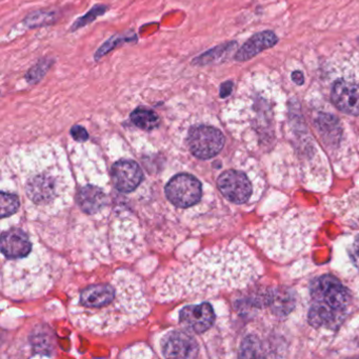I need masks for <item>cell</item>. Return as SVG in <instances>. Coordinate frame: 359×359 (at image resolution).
Listing matches in <instances>:
<instances>
[{
  "label": "cell",
  "mask_w": 359,
  "mask_h": 359,
  "mask_svg": "<svg viewBox=\"0 0 359 359\" xmlns=\"http://www.w3.org/2000/svg\"><path fill=\"white\" fill-rule=\"evenodd\" d=\"M148 311L142 283L129 272L112 281L88 285L73 302L72 312L83 329L114 332L142 319Z\"/></svg>",
  "instance_id": "obj_1"
},
{
  "label": "cell",
  "mask_w": 359,
  "mask_h": 359,
  "mask_svg": "<svg viewBox=\"0 0 359 359\" xmlns=\"http://www.w3.org/2000/svg\"><path fill=\"white\" fill-rule=\"evenodd\" d=\"M22 186L27 198L35 208L51 211L60 207L69 195V178L60 161L43 158L26 161Z\"/></svg>",
  "instance_id": "obj_2"
},
{
  "label": "cell",
  "mask_w": 359,
  "mask_h": 359,
  "mask_svg": "<svg viewBox=\"0 0 359 359\" xmlns=\"http://www.w3.org/2000/svg\"><path fill=\"white\" fill-rule=\"evenodd\" d=\"M311 297L309 321L313 327L333 329L341 323L350 304V294L335 277H318L311 285Z\"/></svg>",
  "instance_id": "obj_3"
},
{
  "label": "cell",
  "mask_w": 359,
  "mask_h": 359,
  "mask_svg": "<svg viewBox=\"0 0 359 359\" xmlns=\"http://www.w3.org/2000/svg\"><path fill=\"white\" fill-rule=\"evenodd\" d=\"M189 150L199 159H211L219 154L224 149V134L220 130L211 126H195L189 131Z\"/></svg>",
  "instance_id": "obj_4"
},
{
  "label": "cell",
  "mask_w": 359,
  "mask_h": 359,
  "mask_svg": "<svg viewBox=\"0 0 359 359\" xmlns=\"http://www.w3.org/2000/svg\"><path fill=\"white\" fill-rule=\"evenodd\" d=\"M201 182L191 174H177L165 186V196L177 208H190L201 201Z\"/></svg>",
  "instance_id": "obj_5"
},
{
  "label": "cell",
  "mask_w": 359,
  "mask_h": 359,
  "mask_svg": "<svg viewBox=\"0 0 359 359\" xmlns=\"http://www.w3.org/2000/svg\"><path fill=\"white\" fill-rule=\"evenodd\" d=\"M215 321L213 306L208 302L190 304L180 312V323L190 333L203 334L211 329Z\"/></svg>",
  "instance_id": "obj_6"
},
{
  "label": "cell",
  "mask_w": 359,
  "mask_h": 359,
  "mask_svg": "<svg viewBox=\"0 0 359 359\" xmlns=\"http://www.w3.org/2000/svg\"><path fill=\"white\" fill-rule=\"evenodd\" d=\"M217 186L222 194L236 205L247 203L251 196L252 186L247 176L235 170L224 172L218 177Z\"/></svg>",
  "instance_id": "obj_7"
},
{
  "label": "cell",
  "mask_w": 359,
  "mask_h": 359,
  "mask_svg": "<svg viewBox=\"0 0 359 359\" xmlns=\"http://www.w3.org/2000/svg\"><path fill=\"white\" fill-rule=\"evenodd\" d=\"M161 351L168 358H195L198 356L199 346L188 332L172 331L163 337Z\"/></svg>",
  "instance_id": "obj_8"
},
{
  "label": "cell",
  "mask_w": 359,
  "mask_h": 359,
  "mask_svg": "<svg viewBox=\"0 0 359 359\" xmlns=\"http://www.w3.org/2000/svg\"><path fill=\"white\" fill-rule=\"evenodd\" d=\"M111 177L115 188L121 193L135 191L144 180V172L137 163L131 159H121L113 165Z\"/></svg>",
  "instance_id": "obj_9"
},
{
  "label": "cell",
  "mask_w": 359,
  "mask_h": 359,
  "mask_svg": "<svg viewBox=\"0 0 359 359\" xmlns=\"http://www.w3.org/2000/svg\"><path fill=\"white\" fill-rule=\"evenodd\" d=\"M331 100L338 110L359 116V86L356 83L338 79L332 88Z\"/></svg>",
  "instance_id": "obj_10"
},
{
  "label": "cell",
  "mask_w": 359,
  "mask_h": 359,
  "mask_svg": "<svg viewBox=\"0 0 359 359\" xmlns=\"http://www.w3.org/2000/svg\"><path fill=\"white\" fill-rule=\"evenodd\" d=\"M1 253L8 259H22L32 251V241L29 235L20 228H11L1 234Z\"/></svg>",
  "instance_id": "obj_11"
},
{
  "label": "cell",
  "mask_w": 359,
  "mask_h": 359,
  "mask_svg": "<svg viewBox=\"0 0 359 359\" xmlns=\"http://www.w3.org/2000/svg\"><path fill=\"white\" fill-rule=\"evenodd\" d=\"M278 43V37L272 31H262L253 35L249 41L235 54V60L237 62H247L252 60L264 50L271 49Z\"/></svg>",
  "instance_id": "obj_12"
},
{
  "label": "cell",
  "mask_w": 359,
  "mask_h": 359,
  "mask_svg": "<svg viewBox=\"0 0 359 359\" xmlns=\"http://www.w3.org/2000/svg\"><path fill=\"white\" fill-rule=\"evenodd\" d=\"M77 203L88 215L100 213L108 205V196L100 187L86 184L77 193Z\"/></svg>",
  "instance_id": "obj_13"
},
{
  "label": "cell",
  "mask_w": 359,
  "mask_h": 359,
  "mask_svg": "<svg viewBox=\"0 0 359 359\" xmlns=\"http://www.w3.org/2000/svg\"><path fill=\"white\" fill-rule=\"evenodd\" d=\"M235 47H236V43H235V41L216 46L213 49L208 50L205 53L201 54V55L195 57L194 60H192V65L193 66L205 67L215 64V62H219L220 60L226 57L232 50H234Z\"/></svg>",
  "instance_id": "obj_14"
},
{
  "label": "cell",
  "mask_w": 359,
  "mask_h": 359,
  "mask_svg": "<svg viewBox=\"0 0 359 359\" xmlns=\"http://www.w3.org/2000/svg\"><path fill=\"white\" fill-rule=\"evenodd\" d=\"M316 125L323 140L327 142H337L340 138L339 121L331 114H319L316 119Z\"/></svg>",
  "instance_id": "obj_15"
},
{
  "label": "cell",
  "mask_w": 359,
  "mask_h": 359,
  "mask_svg": "<svg viewBox=\"0 0 359 359\" xmlns=\"http://www.w3.org/2000/svg\"><path fill=\"white\" fill-rule=\"evenodd\" d=\"M132 123L144 131H153L159 127L161 118L155 111L148 108L135 109L130 115Z\"/></svg>",
  "instance_id": "obj_16"
},
{
  "label": "cell",
  "mask_w": 359,
  "mask_h": 359,
  "mask_svg": "<svg viewBox=\"0 0 359 359\" xmlns=\"http://www.w3.org/2000/svg\"><path fill=\"white\" fill-rule=\"evenodd\" d=\"M137 41V35L133 31H128L123 34H116L114 36L110 37L104 45L100 46L94 55L95 62H100L102 57L110 53L113 50L116 49L117 47L125 45L127 43H136Z\"/></svg>",
  "instance_id": "obj_17"
},
{
  "label": "cell",
  "mask_w": 359,
  "mask_h": 359,
  "mask_svg": "<svg viewBox=\"0 0 359 359\" xmlns=\"http://www.w3.org/2000/svg\"><path fill=\"white\" fill-rule=\"evenodd\" d=\"M54 64H55V60L53 58H41L26 73L25 79L28 81L29 85H37L51 70Z\"/></svg>",
  "instance_id": "obj_18"
},
{
  "label": "cell",
  "mask_w": 359,
  "mask_h": 359,
  "mask_svg": "<svg viewBox=\"0 0 359 359\" xmlns=\"http://www.w3.org/2000/svg\"><path fill=\"white\" fill-rule=\"evenodd\" d=\"M57 20L56 13L51 11H35L29 14L24 20V24L28 28H41V27L53 25Z\"/></svg>",
  "instance_id": "obj_19"
},
{
  "label": "cell",
  "mask_w": 359,
  "mask_h": 359,
  "mask_svg": "<svg viewBox=\"0 0 359 359\" xmlns=\"http://www.w3.org/2000/svg\"><path fill=\"white\" fill-rule=\"evenodd\" d=\"M109 7L106 5H96L88 12L86 15L81 16L79 18L74 24L71 27L70 31L71 32H75V31L79 30V29L85 28L88 25L92 24V22H95L97 20V18L100 16L104 15L107 11H108Z\"/></svg>",
  "instance_id": "obj_20"
},
{
  "label": "cell",
  "mask_w": 359,
  "mask_h": 359,
  "mask_svg": "<svg viewBox=\"0 0 359 359\" xmlns=\"http://www.w3.org/2000/svg\"><path fill=\"white\" fill-rule=\"evenodd\" d=\"M20 205L18 195L5 192V191L1 192V217L6 218L13 215L18 212Z\"/></svg>",
  "instance_id": "obj_21"
},
{
  "label": "cell",
  "mask_w": 359,
  "mask_h": 359,
  "mask_svg": "<svg viewBox=\"0 0 359 359\" xmlns=\"http://www.w3.org/2000/svg\"><path fill=\"white\" fill-rule=\"evenodd\" d=\"M269 300H270L275 312L285 314V313L289 312L290 309H291V296L287 292H283V293L278 292V293L274 294Z\"/></svg>",
  "instance_id": "obj_22"
},
{
  "label": "cell",
  "mask_w": 359,
  "mask_h": 359,
  "mask_svg": "<svg viewBox=\"0 0 359 359\" xmlns=\"http://www.w3.org/2000/svg\"><path fill=\"white\" fill-rule=\"evenodd\" d=\"M71 135L76 142H83L89 140V133H88L87 130L79 125L73 126L72 129H71Z\"/></svg>",
  "instance_id": "obj_23"
},
{
  "label": "cell",
  "mask_w": 359,
  "mask_h": 359,
  "mask_svg": "<svg viewBox=\"0 0 359 359\" xmlns=\"http://www.w3.org/2000/svg\"><path fill=\"white\" fill-rule=\"evenodd\" d=\"M348 255H350L352 264L359 270V236L353 241L352 245L348 250Z\"/></svg>",
  "instance_id": "obj_24"
},
{
  "label": "cell",
  "mask_w": 359,
  "mask_h": 359,
  "mask_svg": "<svg viewBox=\"0 0 359 359\" xmlns=\"http://www.w3.org/2000/svg\"><path fill=\"white\" fill-rule=\"evenodd\" d=\"M233 87H234V83L232 81H226V83H222L220 86L219 90V95L222 98H226L228 96L231 95L233 91Z\"/></svg>",
  "instance_id": "obj_25"
},
{
  "label": "cell",
  "mask_w": 359,
  "mask_h": 359,
  "mask_svg": "<svg viewBox=\"0 0 359 359\" xmlns=\"http://www.w3.org/2000/svg\"><path fill=\"white\" fill-rule=\"evenodd\" d=\"M291 79L293 83H296L297 86H302L304 83V74H302L300 71H294V72L292 73Z\"/></svg>",
  "instance_id": "obj_26"
}]
</instances>
